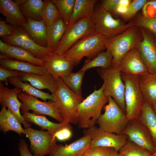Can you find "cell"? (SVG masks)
Masks as SVG:
<instances>
[{
  "mask_svg": "<svg viewBox=\"0 0 156 156\" xmlns=\"http://www.w3.org/2000/svg\"><path fill=\"white\" fill-rule=\"evenodd\" d=\"M131 1L130 0H121L114 13L121 16L123 15L126 12Z\"/></svg>",
  "mask_w": 156,
  "mask_h": 156,
  "instance_id": "47",
  "label": "cell"
},
{
  "mask_svg": "<svg viewBox=\"0 0 156 156\" xmlns=\"http://www.w3.org/2000/svg\"><path fill=\"white\" fill-rule=\"evenodd\" d=\"M108 104L103 108L104 112L100 115L97 123L101 129L119 134L122 133L129 121L126 114L111 97L108 96Z\"/></svg>",
  "mask_w": 156,
  "mask_h": 156,
  "instance_id": "7",
  "label": "cell"
},
{
  "mask_svg": "<svg viewBox=\"0 0 156 156\" xmlns=\"http://www.w3.org/2000/svg\"><path fill=\"white\" fill-rule=\"evenodd\" d=\"M155 74V75H156V74Z\"/></svg>",
  "mask_w": 156,
  "mask_h": 156,
  "instance_id": "55",
  "label": "cell"
},
{
  "mask_svg": "<svg viewBox=\"0 0 156 156\" xmlns=\"http://www.w3.org/2000/svg\"><path fill=\"white\" fill-rule=\"evenodd\" d=\"M67 27L61 17L47 27V47L54 52L57 49Z\"/></svg>",
  "mask_w": 156,
  "mask_h": 156,
  "instance_id": "25",
  "label": "cell"
},
{
  "mask_svg": "<svg viewBox=\"0 0 156 156\" xmlns=\"http://www.w3.org/2000/svg\"><path fill=\"white\" fill-rule=\"evenodd\" d=\"M96 127L94 126L88 129L82 136L68 145L55 143L49 154V156H77L83 153L90 146Z\"/></svg>",
  "mask_w": 156,
  "mask_h": 156,
  "instance_id": "12",
  "label": "cell"
},
{
  "mask_svg": "<svg viewBox=\"0 0 156 156\" xmlns=\"http://www.w3.org/2000/svg\"><path fill=\"white\" fill-rule=\"evenodd\" d=\"M133 21L135 23V26L149 31L152 34L156 40V17L148 18L142 15H140Z\"/></svg>",
  "mask_w": 156,
  "mask_h": 156,
  "instance_id": "38",
  "label": "cell"
},
{
  "mask_svg": "<svg viewBox=\"0 0 156 156\" xmlns=\"http://www.w3.org/2000/svg\"><path fill=\"white\" fill-rule=\"evenodd\" d=\"M152 156H156V155H152Z\"/></svg>",
  "mask_w": 156,
  "mask_h": 156,
  "instance_id": "54",
  "label": "cell"
},
{
  "mask_svg": "<svg viewBox=\"0 0 156 156\" xmlns=\"http://www.w3.org/2000/svg\"><path fill=\"white\" fill-rule=\"evenodd\" d=\"M77 156H85V155H84V153H83L82 154H81V155H79Z\"/></svg>",
  "mask_w": 156,
  "mask_h": 156,
  "instance_id": "52",
  "label": "cell"
},
{
  "mask_svg": "<svg viewBox=\"0 0 156 156\" xmlns=\"http://www.w3.org/2000/svg\"><path fill=\"white\" fill-rule=\"evenodd\" d=\"M142 39L136 48L149 73L156 74V40L147 30L140 28Z\"/></svg>",
  "mask_w": 156,
  "mask_h": 156,
  "instance_id": "15",
  "label": "cell"
},
{
  "mask_svg": "<svg viewBox=\"0 0 156 156\" xmlns=\"http://www.w3.org/2000/svg\"><path fill=\"white\" fill-rule=\"evenodd\" d=\"M134 26L122 33L109 38L106 49L113 56L112 66L117 67L123 57L130 51L136 47L141 40L137 28Z\"/></svg>",
  "mask_w": 156,
  "mask_h": 156,
  "instance_id": "6",
  "label": "cell"
},
{
  "mask_svg": "<svg viewBox=\"0 0 156 156\" xmlns=\"http://www.w3.org/2000/svg\"><path fill=\"white\" fill-rule=\"evenodd\" d=\"M147 1V0H134L132 1L126 12L122 16V18L125 20L131 18L143 8Z\"/></svg>",
  "mask_w": 156,
  "mask_h": 156,
  "instance_id": "39",
  "label": "cell"
},
{
  "mask_svg": "<svg viewBox=\"0 0 156 156\" xmlns=\"http://www.w3.org/2000/svg\"><path fill=\"white\" fill-rule=\"evenodd\" d=\"M121 0H103L101 5L107 11L114 13Z\"/></svg>",
  "mask_w": 156,
  "mask_h": 156,
  "instance_id": "45",
  "label": "cell"
},
{
  "mask_svg": "<svg viewBox=\"0 0 156 156\" xmlns=\"http://www.w3.org/2000/svg\"><path fill=\"white\" fill-rule=\"evenodd\" d=\"M27 0H16L13 1L17 4L19 6H20L24 3H25Z\"/></svg>",
  "mask_w": 156,
  "mask_h": 156,
  "instance_id": "50",
  "label": "cell"
},
{
  "mask_svg": "<svg viewBox=\"0 0 156 156\" xmlns=\"http://www.w3.org/2000/svg\"><path fill=\"white\" fill-rule=\"evenodd\" d=\"M113 56L111 53L107 49L99 53L91 60H87L80 69L86 71L94 67H99L103 69H107L112 66Z\"/></svg>",
  "mask_w": 156,
  "mask_h": 156,
  "instance_id": "33",
  "label": "cell"
},
{
  "mask_svg": "<svg viewBox=\"0 0 156 156\" xmlns=\"http://www.w3.org/2000/svg\"><path fill=\"white\" fill-rule=\"evenodd\" d=\"M91 17L81 19L68 27L54 53L63 55L79 40L95 32Z\"/></svg>",
  "mask_w": 156,
  "mask_h": 156,
  "instance_id": "9",
  "label": "cell"
},
{
  "mask_svg": "<svg viewBox=\"0 0 156 156\" xmlns=\"http://www.w3.org/2000/svg\"><path fill=\"white\" fill-rule=\"evenodd\" d=\"M13 58L35 65L43 66V60L36 57L30 53L22 47L9 44L5 53L0 54V59Z\"/></svg>",
  "mask_w": 156,
  "mask_h": 156,
  "instance_id": "26",
  "label": "cell"
},
{
  "mask_svg": "<svg viewBox=\"0 0 156 156\" xmlns=\"http://www.w3.org/2000/svg\"><path fill=\"white\" fill-rule=\"evenodd\" d=\"M1 40L10 45L22 47L36 57L42 60L54 53L47 47L41 46L36 43L28 36L23 27H17L12 34L2 38Z\"/></svg>",
  "mask_w": 156,
  "mask_h": 156,
  "instance_id": "10",
  "label": "cell"
},
{
  "mask_svg": "<svg viewBox=\"0 0 156 156\" xmlns=\"http://www.w3.org/2000/svg\"><path fill=\"white\" fill-rule=\"evenodd\" d=\"M112 148L89 146L84 151L85 156H108Z\"/></svg>",
  "mask_w": 156,
  "mask_h": 156,
  "instance_id": "40",
  "label": "cell"
},
{
  "mask_svg": "<svg viewBox=\"0 0 156 156\" xmlns=\"http://www.w3.org/2000/svg\"><path fill=\"white\" fill-rule=\"evenodd\" d=\"M85 72L80 70L77 72H71L62 79L71 90L81 96H82L81 85Z\"/></svg>",
  "mask_w": 156,
  "mask_h": 156,
  "instance_id": "34",
  "label": "cell"
},
{
  "mask_svg": "<svg viewBox=\"0 0 156 156\" xmlns=\"http://www.w3.org/2000/svg\"><path fill=\"white\" fill-rule=\"evenodd\" d=\"M128 138L123 133L119 134L107 132L96 127L90 146L112 148L118 152L126 142Z\"/></svg>",
  "mask_w": 156,
  "mask_h": 156,
  "instance_id": "19",
  "label": "cell"
},
{
  "mask_svg": "<svg viewBox=\"0 0 156 156\" xmlns=\"http://www.w3.org/2000/svg\"><path fill=\"white\" fill-rule=\"evenodd\" d=\"M43 66L56 82L72 72L75 66L64 54L54 53L43 60Z\"/></svg>",
  "mask_w": 156,
  "mask_h": 156,
  "instance_id": "18",
  "label": "cell"
},
{
  "mask_svg": "<svg viewBox=\"0 0 156 156\" xmlns=\"http://www.w3.org/2000/svg\"><path fill=\"white\" fill-rule=\"evenodd\" d=\"M42 17L47 27L61 17L59 12L52 0H47L44 1Z\"/></svg>",
  "mask_w": 156,
  "mask_h": 156,
  "instance_id": "35",
  "label": "cell"
},
{
  "mask_svg": "<svg viewBox=\"0 0 156 156\" xmlns=\"http://www.w3.org/2000/svg\"><path fill=\"white\" fill-rule=\"evenodd\" d=\"M119 156H152L149 152L134 143L127 140L119 150Z\"/></svg>",
  "mask_w": 156,
  "mask_h": 156,
  "instance_id": "37",
  "label": "cell"
},
{
  "mask_svg": "<svg viewBox=\"0 0 156 156\" xmlns=\"http://www.w3.org/2000/svg\"><path fill=\"white\" fill-rule=\"evenodd\" d=\"M20 88L15 87L10 89L0 83V103L3 106L8 108L15 116L25 128L31 127V125L27 122L23 118L20 112L22 104L18 99V95L22 92Z\"/></svg>",
  "mask_w": 156,
  "mask_h": 156,
  "instance_id": "16",
  "label": "cell"
},
{
  "mask_svg": "<svg viewBox=\"0 0 156 156\" xmlns=\"http://www.w3.org/2000/svg\"><path fill=\"white\" fill-rule=\"evenodd\" d=\"M0 12L5 17L6 22L12 26L23 27L27 22L19 6L13 0H0Z\"/></svg>",
  "mask_w": 156,
  "mask_h": 156,
  "instance_id": "20",
  "label": "cell"
},
{
  "mask_svg": "<svg viewBox=\"0 0 156 156\" xmlns=\"http://www.w3.org/2000/svg\"><path fill=\"white\" fill-rule=\"evenodd\" d=\"M117 67L121 73L138 77L149 73L136 47L125 54Z\"/></svg>",
  "mask_w": 156,
  "mask_h": 156,
  "instance_id": "17",
  "label": "cell"
},
{
  "mask_svg": "<svg viewBox=\"0 0 156 156\" xmlns=\"http://www.w3.org/2000/svg\"><path fill=\"white\" fill-rule=\"evenodd\" d=\"M9 44L1 40H0V51L1 54H4L8 49Z\"/></svg>",
  "mask_w": 156,
  "mask_h": 156,
  "instance_id": "48",
  "label": "cell"
},
{
  "mask_svg": "<svg viewBox=\"0 0 156 156\" xmlns=\"http://www.w3.org/2000/svg\"><path fill=\"white\" fill-rule=\"evenodd\" d=\"M97 71L103 81L105 94L112 98L126 114L125 88L121 72L117 67L112 66L107 69H98Z\"/></svg>",
  "mask_w": 156,
  "mask_h": 156,
  "instance_id": "8",
  "label": "cell"
},
{
  "mask_svg": "<svg viewBox=\"0 0 156 156\" xmlns=\"http://www.w3.org/2000/svg\"><path fill=\"white\" fill-rule=\"evenodd\" d=\"M152 108L154 111V112L156 113V102L153 103L152 105Z\"/></svg>",
  "mask_w": 156,
  "mask_h": 156,
  "instance_id": "51",
  "label": "cell"
},
{
  "mask_svg": "<svg viewBox=\"0 0 156 156\" xmlns=\"http://www.w3.org/2000/svg\"><path fill=\"white\" fill-rule=\"evenodd\" d=\"M18 77L22 81L28 82L39 90L47 89L53 93L57 86V82L49 73L40 74L21 72Z\"/></svg>",
  "mask_w": 156,
  "mask_h": 156,
  "instance_id": "21",
  "label": "cell"
},
{
  "mask_svg": "<svg viewBox=\"0 0 156 156\" xmlns=\"http://www.w3.org/2000/svg\"><path fill=\"white\" fill-rule=\"evenodd\" d=\"M44 4V1L41 0H27L19 7L26 19L39 21L42 20V12Z\"/></svg>",
  "mask_w": 156,
  "mask_h": 156,
  "instance_id": "32",
  "label": "cell"
},
{
  "mask_svg": "<svg viewBox=\"0 0 156 156\" xmlns=\"http://www.w3.org/2000/svg\"><path fill=\"white\" fill-rule=\"evenodd\" d=\"M18 98L22 104L21 108L22 114L31 110L33 113L38 115L50 116L59 122L64 121L60 114L55 101H41L36 97L22 92L18 95Z\"/></svg>",
  "mask_w": 156,
  "mask_h": 156,
  "instance_id": "11",
  "label": "cell"
},
{
  "mask_svg": "<svg viewBox=\"0 0 156 156\" xmlns=\"http://www.w3.org/2000/svg\"><path fill=\"white\" fill-rule=\"evenodd\" d=\"M0 67L21 72L40 74L47 73L43 66H38L30 63L9 59H0Z\"/></svg>",
  "mask_w": 156,
  "mask_h": 156,
  "instance_id": "24",
  "label": "cell"
},
{
  "mask_svg": "<svg viewBox=\"0 0 156 156\" xmlns=\"http://www.w3.org/2000/svg\"><path fill=\"white\" fill-rule=\"evenodd\" d=\"M142 14L147 18L156 17V0H147L142 8Z\"/></svg>",
  "mask_w": 156,
  "mask_h": 156,
  "instance_id": "41",
  "label": "cell"
},
{
  "mask_svg": "<svg viewBox=\"0 0 156 156\" xmlns=\"http://www.w3.org/2000/svg\"><path fill=\"white\" fill-rule=\"evenodd\" d=\"M26 20L27 22L23 27L28 36L38 45L47 47V27L44 21L29 18Z\"/></svg>",
  "mask_w": 156,
  "mask_h": 156,
  "instance_id": "22",
  "label": "cell"
},
{
  "mask_svg": "<svg viewBox=\"0 0 156 156\" xmlns=\"http://www.w3.org/2000/svg\"><path fill=\"white\" fill-rule=\"evenodd\" d=\"M96 0H76L73 12L68 27H70L83 18L91 17Z\"/></svg>",
  "mask_w": 156,
  "mask_h": 156,
  "instance_id": "27",
  "label": "cell"
},
{
  "mask_svg": "<svg viewBox=\"0 0 156 156\" xmlns=\"http://www.w3.org/2000/svg\"><path fill=\"white\" fill-rule=\"evenodd\" d=\"M122 133L126 135L129 140L152 155L155 153L156 147L151 136L147 128L138 119L129 121Z\"/></svg>",
  "mask_w": 156,
  "mask_h": 156,
  "instance_id": "13",
  "label": "cell"
},
{
  "mask_svg": "<svg viewBox=\"0 0 156 156\" xmlns=\"http://www.w3.org/2000/svg\"><path fill=\"white\" fill-rule=\"evenodd\" d=\"M8 81L15 87L21 89L27 94L40 98L46 101L47 100L55 101L53 94L43 92L32 86L27 82L21 81L18 77H14L8 79Z\"/></svg>",
  "mask_w": 156,
  "mask_h": 156,
  "instance_id": "31",
  "label": "cell"
},
{
  "mask_svg": "<svg viewBox=\"0 0 156 156\" xmlns=\"http://www.w3.org/2000/svg\"><path fill=\"white\" fill-rule=\"evenodd\" d=\"M17 27L8 24L3 20L0 21V37L3 38L12 34Z\"/></svg>",
  "mask_w": 156,
  "mask_h": 156,
  "instance_id": "42",
  "label": "cell"
},
{
  "mask_svg": "<svg viewBox=\"0 0 156 156\" xmlns=\"http://www.w3.org/2000/svg\"><path fill=\"white\" fill-rule=\"evenodd\" d=\"M156 155V149H155V153L153 155Z\"/></svg>",
  "mask_w": 156,
  "mask_h": 156,
  "instance_id": "53",
  "label": "cell"
},
{
  "mask_svg": "<svg viewBox=\"0 0 156 156\" xmlns=\"http://www.w3.org/2000/svg\"><path fill=\"white\" fill-rule=\"evenodd\" d=\"M108 156H119L118 152L112 148Z\"/></svg>",
  "mask_w": 156,
  "mask_h": 156,
  "instance_id": "49",
  "label": "cell"
},
{
  "mask_svg": "<svg viewBox=\"0 0 156 156\" xmlns=\"http://www.w3.org/2000/svg\"><path fill=\"white\" fill-rule=\"evenodd\" d=\"M108 101V97L105 94L103 85L98 90L94 89L79 106L78 127L88 129L95 126L103 108Z\"/></svg>",
  "mask_w": 156,
  "mask_h": 156,
  "instance_id": "3",
  "label": "cell"
},
{
  "mask_svg": "<svg viewBox=\"0 0 156 156\" xmlns=\"http://www.w3.org/2000/svg\"><path fill=\"white\" fill-rule=\"evenodd\" d=\"M18 150L21 156H42L32 155L28 149L27 144L23 139H21L19 141Z\"/></svg>",
  "mask_w": 156,
  "mask_h": 156,
  "instance_id": "46",
  "label": "cell"
},
{
  "mask_svg": "<svg viewBox=\"0 0 156 156\" xmlns=\"http://www.w3.org/2000/svg\"><path fill=\"white\" fill-rule=\"evenodd\" d=\"M138 120L148 130L156 147V113L152 106L145 101L142 107Z\"/></svg>",
  "mask_w": 156,
  "mask_h": 156,
  "instance_id": "30",
  "label": "cell"
},
{
  "mask_svg": "<svg viewBox=\"0 0 156 156\" xmlns=\"http://www.w3.org/2000/svg\"><path fill=\"white\" fill-rule=\"evenodd\" d=\"M5 106H3L0 112L1 130L5 133L9 131H13L20 135L24 134V129L12 113Z\"/></svg>",
  "mask_w": 156,
  "mask_h": 156,
  "instance_id": "29",
  "label": "cell"
},
{
  "mask_svg": "<svg viewBox=\"0 0 156 156\" xmlns=\"http://www.w3.org/2000/svg\"><path fill=\"white\" fill-rule=\"evenodd\" d=\"M22 116L28 123L35 124L42 129L47 130L53 135L56 132L64 128H72L69 123L64 121L59 123H54L48 120L44 116L36 115L29 112L23 113Z\"/></svg>",
  "mask_w": 156,
  "mask_h": 156,
  "instance_id": "23",
  "label": "cell"
},
{
  "mask_svg": "<svg viewBox=\"0 0 156 156\" xmlns=\"http://www.w3.org/2000/svg\"><path fill=\"white\" fill-rule=\"evenodd\" d=\"M72 128H64L56 132L54 135V137L59 141H64L69 139L72 135Z\"/></svg>",
  "mask_w": 156,
  "mask_h": 156,
  "instance_id": "44",
  "label": "cell"
},
{
  "mask_svg": "<svg viewBox=\"0 0 156 156\" xmlns=\"http://www.w3.org/2000/svg\"><path fill=\"white\" fill-rule=\"evenodd\" d=\"M91 19L95 31L109 38L123 32L135 26L133 21L124 23L114 18L111 13L100 5L95 6Z\"/></svg>",
  "mask_w": 156,
  "mask_h": 156,
  "instance_id": "4",
  "label": "cell"
},
{
  "mask_svg": "<svg viewBox=\"0 0 156 156\" xmlns=\"http://www.w3.org/2000/svg\"><path fill=\"white\" fill-rule=\"evenodd\" d=\"M21 72L9 70L0 66V81L1 82L8 81V79L19 76Z\"/></svg>",
  "mask_w": 156,
  "mask_h": 156,
  "instance_id": "43",
  "label": "cell"
},
{
  "mask_svg": "<svg viewBox=\"0 0 156 156\" xmlns=\"http://www.w3.org/2000/svg\"><path fill=\"white\" fill-rule=\"evenodd\" d=\"M125 86L126 114L129 121L139 119L145 101L141 90L139 77L121 73Z\"/></svg>",
  "mask_w": 156,
  "mask_h": 156,
  "instance_id": "5",
  "label": "cell"
},
{
  "mask_svg": "<svg viewBox=\"0 0 156 156\" xmlns=\"http://www.w3.org/2000/svg\"><path fill=\"white\" fill-rule=\"evenodd\" d=\"M57 7L60 17L68 26L76 0H52Z\"/></svg>",
  "mask_w": 156,
  "mask_h": 156,
  "instance_id": "36",
  "label": "cell"
},
{
  "mask_svg": "<svg viewBox=\"0 0 156 156\" xmlns=\"http://www.w3.org/2000/svg\"><path fill=\"white\" fill-rule=\"evenodd\" d=\"M56 82L57 87L53 94L57 109L64 121L77 125L79 107L83 98L71 90L62 79Z\"/></svg>",
  "mask_w": 156,
  "mask_h": 156,
  "instance_id": "2",
  "label": "cell"
},
{
  "mask_svg": "<svg viewBox=\"0 0 156 156\" xmlns=\"http://www.w3.org/2000/svg\"><path fill=\"white\" fill-rule=\"evenodd\" d=\"M24 134L28 138L31 150L35 156L49 154L56 143L54 135L48 131L38 130L29 127L24 129Z\"/></svg>",
  "mask_w": 156,
  "mask_h": 156,
  "instance_id": "14",
  "label": "cell"
},
{
  "mask_svg": "<svg viewBox=\"0 0 156 156\" xmlns=\"http://www.w3.org/2000/svg\"><path fill=\"white\" fill-rule=\"evenodd\" d=\"M109 39L95 32L79 40L64 55L75 66L83 57H87V60H91L106 49Z\"/></svg>",
  "mask_w": 156,
  "mask_h": 156,
  "instance_id": "1",
  "label": "cell"
},
{
  "mask_svg": "<svg viewBox=\"0 0 156 156\" xmlns=\"http://www.w3.org/2000/svg\"><path fill=\"white\" fill-rule=\"evenodd\" d=\"M139 80L145 101L152 106L156 102V75L149 73L139 77Z\"/></svg>",
  "mask_w": 156,
  "mask_h": 156,
  "instance_id": "28",
  "label": "cell"
}]
</instances>
